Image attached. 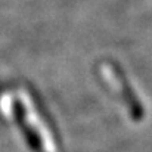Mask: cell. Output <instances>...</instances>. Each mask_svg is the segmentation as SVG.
<instances>
[{"instance_id": "cell-1", "label": "cell", "mask_w": 152, "mask_h": 152, "mask_svg": "<svg viewBox=\"0 0 152 152\" xmlns=\"http://www.w3.org/2000/svg\"><path fill=\"white\" fill-rule=\"evenodd\" d=\"M16 115H18V121H19V124L22 126V129H25V130H28V127H27V124H25V123L22 121V118H21V114H19V109H18V108H16ZM27 136H28V140H30V143H31V145H33V146L36 148L37 145H36V142H34V139H33V136H31V134H30L28 132H27Z\"/></svg>"}]
</instances>
